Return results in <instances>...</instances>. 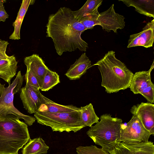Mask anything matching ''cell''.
Wrapping results in <instances>:
<instances>
[{
  "instance_id": "obj_19",
  "label": "cell",
  "mask_w": 154,
  "mask_h": 154,
  "mask_svg": "<svg viewBox=\"0 0 154 154\" xmlns=\"http://www.w3.org/2000/svg\"><path fill=\"white\" fill-rule=\"evenodd\" d=\"M35 2V0H33L22 1L16 19L12 24L14 27V30L9 37L10 39L19 40L20 39V28L24 18L29 6L33 5Z\"/></svg>"
},
{
  "instance_id": "obj_20",
  "label": "cell",
  "mask_w": 154,
  "mask_h": 154,
  "mask_svg": "<svg viewBox=\"0 0 154 154\" xmlns=\"http://www.w3.org/2000/svg\"><path fill=\"white\" fill-rule=\"evenodd\" d=\"M24 146L22 154H46L49 147L40 137L30 139Z\"/></svg>"
},
{
  "instance_id": "obj_1",
  "label": "cell",
  "mask_w": 154,
  "mask_h": 154,
  "mask_svg": "<svg viewBox=\"0 0 154 154\" xmlns=\"http://www.w3.org/2000/svg\"><path fill=\"white\" fill-rule=\"evenodd\" d=\"M46 26V36L52 39L59 55L77 49L85 51L88 48V44L81 36L86 29L69 8L61 7L55 13L50 14Z\"/></svg>"
},
{
  "instance_id": "obj_10",
  "label": "cell",
  "mask_w": 154,
  "mask_h": 154,
  "mask_svg": "<svg viewBox=\"0 0 154 154\" xmlns=\"http://www.w3.org/2000/svg\"><path fill=\"white\" fill-rule=\"evenodd\" d=\"M41 94L39 89L27 83L21 88L20 97L24 108L29 113H34L39 109Z\"/></svg>"
},
{
  "instance_id": "obj_26",
  "label": "cell",
  "mask_w": 154,
  "mask_h": 154,
  "mask_svg": "<svg viewBox=\"0 0 154 154\" xmlns=\"http://www.w3.org/2000/svg\"><path fill=\"white\" fill-rule=\"evenodd\" d=\"M24 79L26 83L37 88L40 90V87L38 81L32 72L29 69H26L24 75Z\"/></svg>"
},
{
  "instance_id": "obj_16",
  "label": "cell",
  "mask_w": 154,
  "mask_h": 154,
  "mask_svg": "<svg viewBox=\"0 0 154 154\" xmlns=\"http://www.w3.org/2000/svg\"><path fill=\"white\" fill-rule=\"evenodd\" d=\"M41 106L38 111L49 113L71 112L80 110V107L72 105H64L58 104L41 94Z\"/></svg>"
},
{
  "instance_id": "obj_31",
  "label": "cell",
  "mask_w": 154,
  "mask_h": 154,
  "mask_svg": "<svg viewBox=\"0 0 154 154\" xmlns=\"http://www.w3.org/2000/svg\"><path fill=\"white\" fill-rule=\"evenodd\" d=\"M0 60H1V59H0Z\"/></svg>"
},
{
  "instance_id": "obj_4",
  "label": "cell",
  "mask_w": 154,
  "mask_h": 154,
  "mask_svg": "<svg viewBox=\"0 0 154 154\" xmlns=\"http://www.w3.org/2000/svg\"><path fill=\"white\" fill-rule=\"evenodd\" d=\"M100 119V121L91 127L86 134L95 144L109 152L119 142L122 121L112 117L109 114L102 115Z\"/></svg>"
},
{
  "instance_id": "obj_24",
  "label": "cell",
  "mask_w": 154,
  "mask_h": 154,
  "mask_svg": "<svg viewBox=\"0 0 154 154\" xmlns=\"http://www.w3.org/2000/svg\"><path fill=\"white\" fill-rule=\"evenodd\" d=\"M78 154H109L102 148H99L95 145L79 146L76 148Z\"/></svg>"
},
{
  "instance_id": "obj_15",
  "label": "cell",
  "mask_w": 154,
  "mask_h": 154,
  "mask_svg": "<svg viewBox=\"0 0 154 154\" xmlns=\"http://www.w3.org/2000/svg\"><path fill=\"white\" fill-rule=\"evenodd\" d=\"M92 66L91 61L84 53L70 66L65 75L70 80L78 79Z\"/></svg>"
},
{
  "instance_id": "obj_13",
  "label": "cell",
  "mask_w": 154,
  "mask_h": 154,
  "mask_svg": "<svg viewBox=\"0 0 154 154\" xmlns=\"http://www.w3.org/2000/svg\"><path fill=\"white\" fill-rule=\"evenodd\" d=\"M154 41V19L147 23L140 32L131 35L127 48L141 46L148 48L152 47Z\"/></svg>"
},
{
  "instance_id": "obj_27",
  "label": "cell",
  "mask_w": 154,
  "mask_h": 154,
  "mask_svg": "<svg viewBox=\"0 0 154 154\" xmlns=\"http://www.w3.org/2000/svg\"><path fill=\"white\" fill-rule=\"evenodd\" d=\"M9 43L7 41L0 39V59H6L8 57L6 54V49Z\"/></svg>"
},
{
  "instance_id": "obj_17",
  "label": "cell",
  "mask_w": 154,
  "mask_h": 154,
  "mask_svg": "<svg viewBox=\"0 0 154 154\" xmlns=\"http://www.w3.org/2000/svg\"><path fill=\"white\" fill-rule=\"evenodd\" d=\"M17 62L14 55L9 56L6 59L0 60V78L8 84L16 75L17 70Z\"/></svg>"
},
{
  "instance_id": "obj_28",
  "label": "cell",
  "mask_w": 154,
  "mask_h": 154,
  "mask_svg": "<svg viewBox=\"0 0 154 154\" xmlns=\"http://www.w3.org/2000/svg\"><path fill=\"white\" fill-rule=\"evenodd\" d=\"M9 17V15L6 11L3 5L0 6V22H5Z\"/></svg>"
},
{
  "instance_id": "obj_3",
  "label": "cell",
  "mask_w": 154,
  "mask_h": 154,
  "mask_svg": "<svg viewBox=\"0 0 154 154\" xmlns=\"http://www.w3.org/2000/svg\"><path fill=\"white\" fill-rule=\"evenodd\" d=\"M17 116H0V154H18L31 139L27 125Z\"/></svg>"
},
{
  "instance_id": "obj_9",
  "label": "cell",
  "mask_w": 154,
  "mask_h": 154,
  "mask_svg": "<svg viewBox=\"0 0 154 154\" xmlns=\"http://www.w3.org/2000/svg\"><path fill=\"white\" fill-rule=\"evenodd\" d=\"M125 18L123 16L116 12L114 4H112L106 11L99 13L97 19V24L108 32L112 31L116 33L118 29H121L125 27Z\"/></svg>"
},
{
  "instance_id": "obj_18",
  "label": "cell",
  "mask_w": 154,
  "mask_h": 154,
  "mask_svg": "<svg viewBox=\"0 0 154 154\" xmlns=\"http://www.w3.org/2000/svg\"><path fill=\"white\" fill-rule=\"evenodd\" d=\"M127 6H132L140 14L154 18V1L153 0H119Z\"/></svg>"
},
{
  "instance_id": "obj_5",
  "label": "cell",
  "mask_w": 154,
  "mask_h": 154,
  "mask_svg": "<svg viewBox=\"0 0 154 154\" xmlns=\"http://www.w3.org/2000/svg\"><path fill=\"white\" fill-rule=\"evenodd\" d=\"M81 110L71 112L49 113L38 111L34 113L37 122L50 127L53 131L76 132L85 127Z\"/></svg>"
},
{
  "instance_id": "obj_25",
  "label": "cell",
  "mask_w": 154,
  "mask_h": 154,
  "mask_svg": "<svg viewBox=\"0 0 154 154\" xmlns=\"http://www.w3.org/2000/svg\"><path fill=\"white\" fill-rule=\"evenodd\" d=\"M99 12H96L87 15L83 17L80 20L86 29H92L94 26L98 25L97 19Z\"/></svg>"
},
{
  "instance_id": "obj_8",
  "label": "cell",
  "mask_w": 154,
  "mask_h": 154,
  "mask_svg": "<svg viewBox=\"0 0 154 154\" xmlns=\"http://www.w3.org/2000/svg\"><path fill=\"white\" fill-rule=\"evenodd\" d=\"M154 67V61L148 71H140L134 74L129 88L134 94H140L148 102H154V85L150 74Z\"/></svg>"
},
{
  "instance_id": "obj_29",
  "label": "cell",
  "mask_w": 154,
  "mask_h": 154,
  "mask_svg": "<svg viewBox=\"0 0 154 154\" xmlns=\"http://www.w3.org/2000/svg\"><path fill=\"white\" fill-rule=\"evenodd\" d=\"M6 2V0H0V6L3 5V4Z\"/></svg>"
},
{
  "instance_id": "obj_21",
  "label": "cell",
  "mask_w": 154,
  "mask_h": 154,
  "mask_svg": "<svg viewBox=\"0 0 154 154\" xmlns=\"http://www.w3.org/2000/svg\"><path fill=\"white\" fill-rule=\"evenodd\" d=\"M102 2L101 0H87L80 9L73 11L74 15L80 20L85 16L98 11V8L101 5Z\"/></svg>"
},
{
  "instance_id": "obj_23",
  "label": "cell",
  "mask_w": 154,
  "mask_h": 154,
  "mask_svg": "<svg viewBox=\"0 0 154 154\" xmlns=\"http://www.w3.org/2000/svg\"><path fill=\"white\" fill-rule=\"evenodd\" d=\"M60 82L59 76L58 74L49 69L40 90L43 91H48Z\"/></svg>"
},
{
  "instance_id": "obj_11",
  "label": "cell",
  "mask_w": 154,
  "mask_h": 154,
  "mask_svg": "<svg viewBox=\"0 0 154 154\" xmlns=\"http://www.w3.org/2000/svg\"><path fill=\"white\" fill-rule=\"evenodd\" d=\"M130 111L132 115L137 116L145 128L153 135L154 104L149 102H141L133 105Z\"/></svg>"
},
{
  "instance_id": "obj_22",
  "label": "cell",
  "mask_w": 154,
  "mask_h": 154,
  "mask_svg": "<svg viewBox=\"0 0 154 154\" xmlns=\"http://www.w3.org/2000/svg\"><path fill=\"white\" fill-rule=\"evenodd\" d=\"M80 108L82 120L85 127H91L93 124L99 122L100 118L95 113L91 103Z\"/></svg>"
},
{
  "instance_id": "obj_2",
  "label": "cell",
  "mask_w": 154,
  "mask_h": 154,
  "mask_svg": "<svg viewBox=\"0 0 154 154\" xmlns=\"http://www.w3.org/2000/svg\"><path fill=\"white\" fill-rule=\"evenodd\" d=\"M97 65L102 77L101 85L108 93H116L129 88L134 75L125 64L109 51L92 66Z\"/></svg>"
},
{
  "instance_id": "obj_14",
  "label": "cell",
  "mask_w": 154,
  "mask_h": 154,
  "mask_svg": "<svg viewBox=\"0 0 154 154\" xmlns=\"http://www.w3.org/2000/svg\"><path fill=\"white\" fill-rule=\"evenodd\" d=\"M24 63L26 69L30 70L36 77L40 88L44 77L49 69L45 65L42 59L36 54L25 57Z\"/></svg>"
},
{
  "instance_id": "obj_30",
  "label": "cell",
  "mask_w": 154,
  "mask_h": 154,
  "mask_svg": "<svg viewBox=\"0 0 154 154\" xmlns=\"http://www.w3.org/2000/svg\"><path fill=\"white\" fill-rule=\"evenodd\" d=\"M1 85V84L0 82V85Z\"/></svg>"
},
{
  "instance_id": "obj_7",
  "label": "cell",
  "mask_w": 154,
  "mask_h": 154,
  "mask_svg": "<svg viewBox=\"0 0 154 154\" xmlns=\"http://www.w3.org/2000/svg\"><path fill=\"white\" fill-rule=\"evenodd\" d=\"M151 134L144 127L137 116L133 115L131 120L121 130L119 142L138 143L148 142Z\"/></svg>"
},
{
  "instance_id": "obj_12",
  "label": "cell",
  "mask_w": 154,
  "mask_h": 154,
  "mask_svg": "<svg viewBox=\"0 0 154 154\" xmlns=\"http://www.w3.org/2000/svg\"><path fill=\"white\" fill-rule=\"evenodd\" d=\"M109 154H154V145L151 141L143 143H117Z\"/></svg>"
},
{
  "instance_id": "obj_6",
  "label": "cell",
  "mask_w": 154,
  "mask_h": 154,
  "mask_svg": "<svg viewBox=\"0 0 154 154\" xmlns=\"http://www.w3.org/2000/svg\"><path fill=\"white\" fill-rule=\"evenodd\" d=\"M24 80V76L19 71L12 83L5 87V84L0 85V116L11 114L23 119L24 122L31 126L35 122L34 117L24 114L16 108L13 104L14 95L20 93Z\"/></svg>"
}]
</instances>
